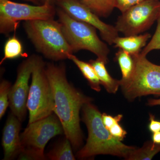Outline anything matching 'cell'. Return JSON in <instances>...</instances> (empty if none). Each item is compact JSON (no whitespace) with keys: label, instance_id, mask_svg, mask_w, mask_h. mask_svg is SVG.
<instances>
[{"label":"cell","instance_id":"1","mask_svg":"<svg viewBox=\"0 0 160 160\" xmlns=\"http://www.w3.org/2000/svg\"><path fill=\"white\" fill-rule=\"evenodd\" d=\"M46 71L54 98V112L61 122L66 138L74 149H77L82 143L80 110L84 104L91 102V99L69 83L65 64L47 63Z\"/></svg>","mask_w":160,"mask_h":160},{"label":"cell","instance_id":"2","mask_svg":"<svg viewBox=\"0 0 160 160\" xmlns=\"http://www.w3.org/2000/svg\"><path fill=\"white\" fill-rule=\"evenodd\" d=\"M91 102L86 103L82 108V121L87 126L88 137L86 145L77 153V157L84 159L106 154L127 160L136 148L125 145L112 135L103 122L102 113Z\"/></svg>","mask_w":160,"mask_h":160},{"label":"cell","instance_id":"3","mask_svg":"<svg viewBox=\"0 0 160 160\" xmlns=\"http://www.w3.org/2000/svg\"><path fill=\"white\" fill-rule=\"evenodd\" d=\"M23 27L37 51L46 58L57 62L67 59L73 54L58 21L51 19L25 21Z\"/></svg>","mask_w":160,"mask_h":160},{"label":"cell","instance_id":"4","mask_svg":"<svg viewBox=\"0 0 160 160\" xmlns=\"http://www.w3.org/2000/svg\"><path fill=\"white\" fill-rule=\"evenodd\" d=\"M57 16L63 34L73 52L88 50L106 64L108 63L109 49L98 37L94 27L75 19L59 7L57 8Z\"/></svg>","mask_w":160,"mask_h":160},{"label":"cell","instance_id":"5","mask_svg":"<svg viewBox=\"0 0 160 160\" xmlns=\"http://www.w3.org/2000/svg\"><path fill=\"white\" fill-rule=\"evenodd\" d=\"M63 133L62 126L56 115L29 123L21 134L22 151L18 159H46L44 154L46 144L52 138Z\"/></svg>","mask_w":160,"mask_h":160},{"label":"cell","instance_id":"6","mask_svg":"<svg viewBox=\"0 0 160 160\" xmlns=\"http://www.w3.org/2000/svg\"><path fill=\"white\" fill-rule=\"evenodd\" d=\"M134 67L130 77L120 80L123 94L129 101L144 96H160V66L152 63L146 56L132 55Z\"/></svg>","mask_w":160,"mask_h":160},{"label":"cell","instance_id":"7","mask_svg":"<svg viewBox=\"0 0 160 160\" xmlns=\"http://www.w3.org/2000/svg\"><path fill=\"white\" fill-rule=\"evenodd\" d=\"M32 81L27 100L29 123L33 122L54 112V101L51 85L42 58L35 55Z\"/></svg>","mask_w":160,"mask_h":160},{"label":"cell","instance_id":"8","mask_svg":"<svg viewBox=\"0 0 160 160\" xmlns=\"http://www.w3.org/2000/svg\"><path fill=\"white\" fill-rule=\"evenodd\" d=\"M56 15L55 5H30L0 0V32L8 36L15 32L22 21L51 19H54Z\"/></svg>","mask_w":160,"mask_h":160},{"label":"cell","instance_id":"9","mask_svg":"<svg viewBox=\"0 0 160 160\" xmlns=\"http://www.w3.org/2000/svg\"><path fill=\"white\" fill-rule=\"evenodd\" d=\"M160 14L159 0H146L122 12L115 27L125 36L139 35L149 29Z\"/></svg>","mask_w":160,"mask_h":160},{"label":"cell","instance_id":"10","mask_svg":"<svg viewBox=\"0 0 160 160\" xmlns=\"http://www.w3.org/2000/svg\"><path fill=\"white\" fill-rule=\"evenodd\" d=\"M35 55L23 61L17 70L16 80L11 86L9 95V106L11 112L21 122L25 119L29 95V79L32 76Z\"/></svg>","mask_w":160,"mask_h":160},{"label":"cell","instance_id":"11","mask_svg":"<svg viewBox=\"0 0 160 160\" xmlns=\"http://www.w3.org/2000/svg\"><path fill=\"white\" fill-rule=\"evenodd\" d=\"M55 5L66 12L72 17L93 26L99 30L103 40L109 45L113 44L119 36L115 26L102 22L80 0H56Z\"/></svg>","mask_w":160,"mask_h":160},{"label":"cell","instance_id":"12","mask_svg":"<svg viewBox=\"0 0 160 160\" xmlns=\"http://www.w3.org/2000/svg\"><path fill=\"white\" fill-rule=\"evenodd\" d=\"M21 122L12 113L8 116L4 126L2 146L4 151V160H12L22 151L21 134Z\"/></svg>","mask_w":160,"mask_h":160},{"label":"cell","instance_id":"13","mask_svg":"<svg viewBox=\"0 0 160 160\" xmlns=\"http://www.w3.org/2000/svg\"><path fill=\"white\" fill-rule=\"evenodd\" d=\"M151 37V35L147 33L143 34L118 37L114 40V47L122 49L132 55L141 53V50L146 46V43Z\"/></svg>","mask_w":160,"mask_h":160},{"label":"cell","instance_id":"14","mask_svg":"<svg viewBox=\"0 0 160 160\" xmlns=\"http://www.w3.org/2000/svg\"><path fill=\"white\" fill-rule=\"evenodd\" d=\"M89 62L93 66L101 85L109 93H115L120 86V80L112 77L106 69V63L102 60H90Z\"/></svg>","mask_w":160,"mask_h":160},{"label":"cell","instance_id":"15","mask_svg":"<svg viewBox=\"0 0 160 160\" xmlns=\"http://www.w3.org/2000/svg\"><path fill=\"white\" fill-rule=\"evenodd\" d=\"M68 59L71 60L77 66L92 89L97 92L101 91V82L93 66L90 63L80 60L73 54L69 56Z\"/></svg>","mask_w":160,"mask_h":160},{"label":"cell","instance_id":"16","mask_svg":"<svg viewBox=\"0 0 160 160\" xmlns=\"http://www.w3.org/2000/svg\"><path fill=\"white\" fill-rule=\"evenodd\" d=\"M99 17H107L116 8V0H80Z\"/></svg>","mask_w":160,"mask_h":160},{"label":"cell","instance_id":"17","mask_svg":"<svg viewBox=\"0 0 160 160\" xmlns=\"http://www.w3.org/2000/svg\"><path fill=\"white\" fill-rule=\"evenodd\" d=\"M71 146L70 141L66 138L46 154V158L51 160H76Z\"/></svg>","mask_w":160,"mask_h":160},{"label":"cell","instance_id":"18","mask_svg":"<svg viewBox=\"0 0 160 160\" xmlns=\"http://www.w3.org/2000/svg\"><path fill=\"white\" fill-rule=\"evenodd\" d=\"M160 152V144L152 141L147 142L142 148L133 149L127 160H150L154 156Z\"/></svg>","mask_w":160,"mask_h":160},{"label":"cell","instance_id":"19","mask_svg":"<svg viewBox=\"0 0 160 160\" xmlns=\"http://www.w3.org/2000/svg\"><path fill=\"white\" fill-rule=\"evenodd\" d=\"M25 56L21 41L15 35L6 41L4 48V57L1 61L2 65L7 59H13Z\"/></svg>","mask_w":160,"mask_h":160},{"label":"cell","instance_id":"20","mask_svg":"<svg viewBox=\"0 0 160 160\" xmlns=\"http://www.w3.org/2000/svg\"><path fill=\"white\" fill-rule=\"evenodd\" d=\"M115 59L118 63L122 74V80L128 79L133 72L134 60L133 56L122 49H119L115 54Z\"/></svg>","mask_w":160,"mask_h":160},{"label":"cell","instance_id":"21","mask_svg":"<svg viewBox=\"0 0 160 160\" xmlns=\"http://www.w3.org/2000/svg\"><path fill=\"white\" fill-rule=\"evenodd\" d=\"M11 83L3 80L0 84V118L2 119L9 106V95Z\"/></svg>","mask_w":160,"mask_h":160},{"label":"cell","instance_id":"22","mask_svg":"<svg viewBox=\"0 0 160 160\" xmlns=\"http://www.w3.org/2000/svg\"><path fill=\"white\" fill-rule=\"evenodd\" d=\"M157 26L149 43L144 47L141 53L146 56L149 52L154 50L160 49V14L157 20Z\"/></svg>","mask_w":160,"mask_h":160},{"label":"cell","instance_id":"23","mask_svg":"<svg viewBox=\"0 0 160 160\" xmlns=\"http://www.w3.org/2000/svg\"><path fill=\"white\" fill-rule=\"evenodd\" d=\"M112 135L120 141H123L126 137L127 132L119 123L114 124L109 129Z\"/></svg>","mask_w":160,"mask_h":160},{"label":"cell","instance_id":"24","mask_svg":"<svg viewBox=\"0 0 160 160\" xmlns=\"http://www.w3.org/2000/svg\"><path fill=\"white\" fill-rule=\"evenodd\" d=\"M145 1L146 0H116V8L122 12L132 6Z\"/></svg>","mask_w":160,"mask_h":160},{"label":"cell","instance_id":"25","mask_svg":"<svg viewBox=\"0 0 160 160\" xmlns=\"http://www.w3.org/2000/svg\"><path fill=\"white\" fill-rule=\"evenodd\" d=\"M123 116L121 114L118 115L116 116L113 117L111 115L103 113L102 114V119L104 125L107 129H109L110 127L114 124L119 123L122 118Z\"/></svg>","mask_w":160,"mask_h":160},{"label":"cell","instance_id":"26","mask_svg":"<svg viewBox=\"0 0 160 160\" xmlns=\"http://www.w3.org/2000/svg\"><path fill=\"white\" fill-rule=\"evenodd\" d=\"M148 129L152 133L160 132V121L156 120L155 117L152 114H149Z\"/></svg>","mask_w":160,"mask_h":160},{"label":"cell","instance_id":"27","mask_svg":"<svg viewBox=\"0 0 160 160\" xmlns=\"http://www.w3.org/2000/svg\"><path fill=\"white\" fill-rule=\"evenodd\" d=\"M152 139L153 142L160 144V132L152 133Z\"/></svg>","mask_w":160,"mask_h":160},{"label":"cell","instance_id":"28","mask_svg":"<svg viewBox=\"0 0 160 160\" xmlns=\"http://www.w3.org/2000/svg\"><path fill=\"white\" fill-rule=\"evenodd\" d=\"M148 105L150 106H160V98L151 99L148 100Z\"/></svg>","mask_w":160,"mask_h":160},{"label":"cell","instance_id":"29","mask_svg":"<svg viewBox=\"0 0 160 160\" xmlns=\"http://www.w3.org/2000/svg\"><path fill=\"white\" fill-rule=\"evenodd\" d=\"M24 1L31 2L36 5H41L43 4L42 0H24Z\"/></svg>","mask_w":160,"mask_h":160},{"label":"cell","instance_id":"30","mask_svg":"<svg viewBox=\"0 0 160 160\" xmlns=\"http://www.w3.org/2000/svg\"><path fill=\"white\" fill-rule=\"evenodd\" d=\"M56 0H42L43 4H49L55 6V2Z\"/></svg>","mask_w":160,"mask_h":160},{"label":"cell","instance_id":"31","mask_svg":"<svg viewBox=\"0 0 160 160\" xmlns=\"http://www.w3.org/2000/svg\"><path fill=\"white\" fill-rule=\"evenodd\" d=\"M159 1H160V0H159Z\"/></svg>","mask_w":160,"mask_h":160}]
</instances>
